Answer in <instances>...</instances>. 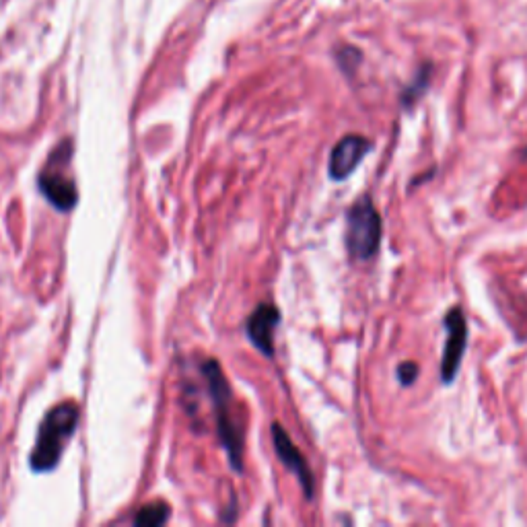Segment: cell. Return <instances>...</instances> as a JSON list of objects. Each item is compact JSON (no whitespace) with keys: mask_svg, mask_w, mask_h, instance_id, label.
Instances as JSON below:
<instances>
[{"mask_svg":"<svg viewBox=\"0 0 527 527\" xmlns=\"http://www.w3.org/2000/svg\"><path fill=\"white\" fill-rule=\"evenodd\" d=\"M81 418V410L75 402H62L54 406L42 420L38 439L29 455V466L33 472H52L62 453L73 439Z\"/></svg>","mask_w":527,"mask_h":527,"instance_id":"cell-1","label":"cell"},{"mask_svg":"<svg viewBox=\"0 0 527 527\" xmlns=\"http://www.w3.org/2000/svg\"><path fill=\"white\" fill-rule=\"evenodd\" d=\"M202 373L206 379V388L213 400L215 418H217V431L221 437V443L227 451V458L231 462V468L235 472H243V429L239 423V416L233 410V394L229 383L219 367L217 361H206L202 365Z\"/></svg>","mask_w":527,"mask_h":527,"instance_id":"cell-2","label":"cell"},{"mask_svg":"<svg viewBox=\"0 0 527 527\" xmlns=\"http://www.w3.org/2000/svg\"><path fill=\"white\" fill-rule=\"evenodd\" d=\"M381 243V217L369 196L359 198L346 215V250L353 260H371Z\"/></svg>","mask_w":527,"mask_h":527,"instance_id":"cell-3","label":"cell"},{"mask_svg":"<svg viewBox=\"0 0 527 527\" xmlns=\"http://www.w3.org/2000/svg\"><path fill=\"white\" fill-rule=\"evenodd\" d=\"M70 159H73V145L70 140H64L62 145L54 149L50 155L44 171L40 173V190L46 200L56 206L62 213H70L79 202V190L73 180V175L68 173Z\"/></svg>","mask_w":527,"mask_h":527,"instance_id":"cell-4","label":"cell"},{"mask_svg":"<svg viewBox=\"0 0 527 527\" xmlns=\"http://www.w3.org/2000/svg\"><path fill=\"white\" fill-rule=\"evenodd\" d=\"M445 328H447V342L441 359V381L453 383L455 375L460 371L464 353H466V342H468V326H466V315L460 307H453L445 315Z\"/></svg>","mask_w":527,"mask_h":527,"instance_id":"cell-5","label":"cell"},{"mask_svg":"<svg viewBox=\"0 0 527 527\" xmlns=\"http://www.w3.org/2000/svg\"><path fill=\"white\" fill-rule=\"evenodd\" d=\"M369 149L371 143L359 134H348L342 140H338V145L332 149L330 155V178L334 182L346 180L348 175L359 167V163L369 153Z\"/></svg>","mask_w":527,"mask_h":527,"instance_id":"cell-6","label":"cell"},{"mask_svg":"<svg viewBox=\"0 0 527 527\" xmlns=\"http://www.w3.org/2000/svg\"><path fill=\"white\" fill-rule=\"evenodd\" d=\"M272 443L276 449V455L280 458L291 474L297 476V480L301 482V488L307 499H313V474L307 466V460L303 458V453L295 447V443L291 441V437L287 435V431L280 427L278 423L272 425Z\"/></svg>","mask_w":527,"mask_h":527,"instance_id":"cell-7","label":"cell"},{"mask_svg":"<svg viewBox=\"0 0 527 527\" xmlns=\"http://www.w3.org/2000/svg\"><path fill=\"white\" fill-rule=\"evenodd\" d=\"M278 324H280L278 307L274 303H260L250 315L248 326H245L250 342L264 357H274V332Z\"/></svg>","mask_w":527,"mask_h":527,"instance_id":"cell-8","label":"cell"},{"mask_svg":"<svg viewBox=\"0 0 527 527\" xmlns=\"http://www.w3.org/2000/svg\"><path fill=\"white\" fill-rule=\"evenodd\" d=\"M171 511L165 503H149L143 509H138V513L134 515V525H143V527H157L167 523Z\"/></svg>","mask_w":527,"mask_h":527,"instance_id":"cell-9","label":"cell"},{"mask_svg":"<svg viewBox=\"0 0 527 527\" xmlns=\"http://www.w3.org/2000/svg\"><path fill=\"white\" fill-rule=\"evenodd\" d=\"M427 87H429V70L427 68H423V70H420V73L416 75V79H414V83L404 91V95H402V101H404V105H410V103H414L420 95H423L425 91H427Z\"/></svg>","mask_w":527,"mask_h":527,"instance_id":"cell-10","label":"cell"},{"mask_svg":"<svg viewBox=\"0 0 527 527\" xmlns=\"http://www.w3.org/2000/svg\"><path fill=\"white\" fill-rule=\"evenodd\" d=\"M416 377H418V365L416 363L406 361V363H402L398 367V379H400L402 385H406V388L416 381Z\"/></svg>","mask_w":527,"mask_h":527,"instance_id":"cell-11","label":"cell"}]
</instances>
